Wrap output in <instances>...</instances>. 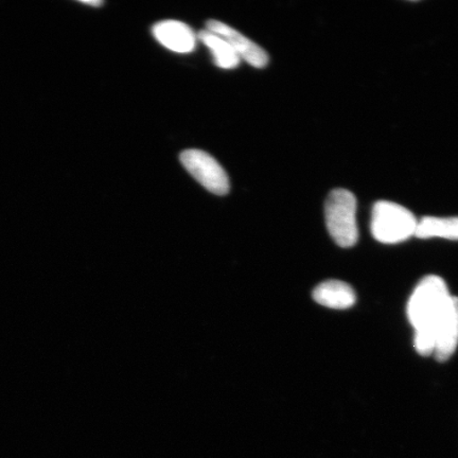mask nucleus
Here are the masks:
<instances>
[{
    "instance_id": "obj_8",
    "label": "nucleus",
    "mask_w": 458,
    "mask_h": 458,
    "mask_svg": "<svg viewBox=\"0 0 458 458\" xmlns=\"http://www.w3.org/2000/svg\"><path fill=\"white\" fill-rule=\"evenodd\" d=\"M313 300L324 307L345 310L356 302V292L351 284L341 280H327L313 291Z\"/></svg>"
},
{
    "instance_id": "obj_5",
    "label": "nucleus",
    "mask_w": 458,
    "mask_h": 458,
    "mask_svg": "<svg viewBox=\"0 0 458 458\" xmlns=\"http://www.w3.org/2000/svg\"><path fill=\"white\" fill-rule=\"evenodd\" d=\"M208 30L217 34V36L225 39L231 45L234 53L238 55L240 60H244L249 63L250 66L256 68H263L267 65L268 55L265 49L258 46L255 42L250 41V38L243 36L236 30L225 24V22L210 20L206 24Z\"/></svg>"
},
{
    "instance_id": "obj_2",
    "label": "nucleus",
    "mask_w": 458,
    "mask_h": 458,
    "mask_svg": "<svg viewBox=\"0 0 458 458\" xmlns=\"http://www.w3.org/2000/svg\"><path fill=\"white\" fill-rule=\"evenodd\" d=\"M325 219L328 232L341 248H352L358 242L357 199L346 189H335L326 199Z\"/></svg>"
},
{
    "instance_id": "obj_3",
    "label": "nucleus",
    "mask_w": 458,
    "mask_h": 458,
    "mask_svg": "<svg viewBox=\"0 0 458 458\" xmlns=\"http://www.w3.org/2000/svg\"><path fill=\"white\" fill-rule=\"evenodd\" d=\"M418 220L408 208L380 200L372 209L371 233L381 243L397 244L415 236Z\"/></svg>"
},
{
    "instance_id": "obj_1",
    "label": "nucleus",
    "mask_w": 458,
    "mask_h": 458,
    "mask_svg": "<svg viewBox=\"0 0 458 458\" xmlns=\"http://www.w3.org/2000/svg\"><path fill=\"white\" fill-rule=\"evenodd\" d=\"M452 295L442 277L428 275L417 284L408 303V318L415 329L414 345L420 356L434 353L435 329Z\"/></svg>"
},
{
    "instance_id": "obj_4",
    "label": "nucleus",
    "mask_w": 458,
    "mask_h": 458,
    "mask_svg": "<svg viewBox=\"0 0 458 458\" xmlns=\"http://www.w3.org/2000/svg\"><path fill=\"white\" fill-rule=\"evenodd\" d=\"M181 163L191 174L194 180L216 196H225L228 193L229 179L222 165L208 152L186 150L181 153Z\"/></svg>"
},
{
    "instance_id": "obj_11",
    "label": "nucleus",
    "mask_w": 458,
    "mask_h": 458,
    "mask_svg": "<svg viewBox=\"0 0 458 458\" xmlns=\"http://www.w3.org/2000/svg\"><path fill=\"white\" fill-rule=\"evenodd\" d=\"M84 4L91 5V7H100V5L103 4V2H100V0H91V2H89V0H84V2H81Z\"/></svg>"
},
{
    "instance_id": "obj_10",
    "label": "nucleus",
    "mask_w": 458,
    "mask_h": 458,
    "mask_svg": "<svg viewBox=\"0 0 458 458\" xmlns=\"http://www.w3.org/2000/svg\"><path fill=\"white\" fill-rule=\"evenodd\" d=\"M198 39L208 47L214 55L215 64L223 70H233L240 64V57L231 47L225 38L217 34L208 30H200Z\"/></svg>"
},
{
    "instance_id": "obj_7",
    "label": "nucleus",
    "mask_w": 458,
    "mask_h": 458,
    "mask_svg": "<svg viewBox=\"0 0 458 458\" xmlns=\"http://www.w3.org/2000/svg\"><path fill=\"white\" fill-rule=\"evenodd\" d=\"M154 38L164 47L177 54H189L196 48L198 36L191 27L179 21H164L152 28Z\"/></svg>"
},
{
    "instance_id": "obj_6",
    "label": "nucleus",
    "mask_w": 458,
    "mask_h": 458,
    "mask_svg": "<svg viewBox=\"0 0 458 458\" xmlns=\"http://www.w3.org/2000/svg\"><path fill=\"white\" fill-rule=\"evenodd\" d=\"M458 346V297L452 296L435 329L434 357L445 362Z\"/></svg>"
},
{
    "instance_id": "obj_9",
    "label": "nucleus",
    "mask_w": 458,
    "mask_h": 458,
    "mask_svg": "<svg viewBox=\"0 0 458 458\" xmlns=\"http://www.w3.org/2000/svg\"><path fill=\"white\" fill-rule=\"evenodd\" d=\"M415 237L444 238L458 242V216H425L418 220Z\"/></svg>"
}]
</instances>
